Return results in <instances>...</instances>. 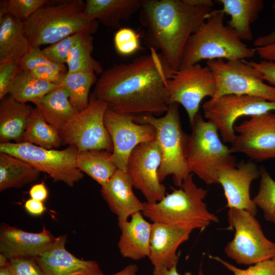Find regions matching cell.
<instances>
[{"label": "cell", "mask_w": 275, "mask_h": 275, "mask_svg": "<svg viewBox=\"0 0 275 275\" xmlns=\"http://www.w3.org/2000/svg\"><path fill=\"white\" fill-rule=\"evenodd\" d=\"M150 50L131 62L103 70L92 95L108 108L133 118L166 113L170 105L167 81L175 71L160 53Z\"/></svg>", "instance_id": "obj_1"}, {"label": "cell", "mask_w": 275, "mask_h": 275, "mask_svg": "<svg viewBox=\"0 0 275 275\" xmlns=\"http://www.w3.org/2000/svg\"><path fill=\"white\" fill-rule=\"evenodd\" d=\"M212 7L190 5L184 0H142L139 20L149 48L160 51L171 68L179 69L190 37Z\"/></svg>", "instance_id": "obj_2"}, {"label": "cell", "mask_w": 275, "mask_h": 275, "mask_svg": "<svg viewBox=\"0 0 275 275\" xmlns=\"http://www.w3.org/2000/svg\"><path fill=\"white\" fill-rule=\"evenodd\" d=\"M207 190L197 186L190 173L179 189L156 203L144 202L143 215L153 223L193 231L203 230L218 217L210 212L203 200Z\"/></svg>", "instance_id": "obj_3"}, {"label": "cell", "mask_w": 275, "mask_h": 275, "mask_svg": "<svg viewBox=\"0 0 275 275\" xmlns=\"http://www.w3.org/2000/svg\"><path fill=\"white\" fill-rule=\"evenodd\" d=\"M85 5L82 0L48 1L23 22L31 47L50 45L81 32L95 33L98 22L86 17Z\"/></svg>", "instance_id": "obj_4"}, {"label": "cell", "mask_w": 275, "mask_h": 275, "mask_svg": "<svg viewBox=\"0 0 275 275\" xmlns=\"http://www.w3.org/2000/svg\"><path fill=\"white\" fill-rule=\"evenodd\" d=\"M225 16L222 9L212 10L209 13L203 23L190 37L180 68L204 60H245L254 56L255 48L248 46L233 30L225 24Z\"/></svg>", "instance_id": "obj_5"}, {"label": "cell", "mask_w": 275, "mask_h": 275, "mask_svg": "<svg viewBox=\"0 0 275 275\" xmlns=\"http://www.w3.org/2000/svg\"><path fill=\"white\" fill-rule=\"evenodd\" d=\"M190 125L186 149L189 172L207 184H217V172L235 167L236 158L221 141L215 125L200 113Z\"/></svg>", "instance_id": "obj_6"}, {"label": "cell", "mask_w": 275, "mask_h": 275, "mask_svg": "<svg viewBox=\"0 0 275 275\" xmlns=\"http://www.w3.org/2000/svg\"><path fill=\"white\" fill-rule=\"evenodd\" d=\"M179 106L176 103L170 104L162 117L148 115L133 119L138 123L150 124L155 130V140L161 155L158 170L160 182L172 175L174 184L180 187L190 173L186 157L188 135L182 128Z\"/></svg>", "instance_id": "obj_7"}, {"label": "cell", "mask_w": 275, "mask_h": 275, "mask_svg": "<svg viewBox=\"0 0 275 275\" xmlns=\"http://www.w3.org/2000/svg\"><path fill=\"white\" fill-rule=\"evenodd\" d=\"M228 229L234 230V237L225 248L227 256L237 263L252 265L275 256V243L264 235L255 216L249 212L229 208Z\"/></svg>", "instance_id": "obj_8"}, {"label": "cell", "mask_w": 275, "mask_h": 275, "mask_svg": "<svg viewBox=\"0 0 275 275\" xmlns=\"http://www.w3.org/2000/svg\"><path fill=\"white\" fill-rule=\"evenodd\" d=\"M77 148L72 145L63 150L48 149L28 143H0V152L20 158L54 182L72 187L84 177L76 166Z\"/></svg>", "instance_id": "obj_9"}, {"label": "cell", "mask_w": 275, "mask_h": 275, "mask_svg": "<svg viewBox=\"0 0 275 275\" xmlns=\"http://www.w3.org/2000/svg\"><path fill=\"white\" fill-rule=\"evenodd\" d=\"M216 82L212 98L225 95H248L275 101V87L266 84L260 74L246 60L207 61Z\"/></svg>", "instance_id": "obj_10"}, {"label": "cell", "mask_w": 275, "mask_h": 275, "mask_svg": "<svg viewBox=\"0 0 275 275\" xmlns=\"http://www.w3.org/2000/svg\"><path fill=\"white\" fill-rule=\"evenodd\" d=\"M107 108L105 102L91 94L87 107L78 112L60 131L62 142L76 147L78 151L103 150L112 152V141L104 123Z\"/></svg>", "instance_id": "obj_11"}, {"label": "cell", "mask_w": 275, "mask_h": 275, "mask_svg": "<svg viewBox=\"0 0 275 275\" xmlns=\"http://www.w3.org/2000/svg\"><path fill=\"white\" fill-rule=\"evenodd\" d=\"M204 117L217 128L223 141L232 143L234 123L241 117H252L275 111V101L248 95H225L210 98L202 105Z\"/></svg>", "instance_id": "obj_12"}, {"label": "cell", "mask_w": 275, "mask_h": 275, "mask_svg": "<svg viewBox=\"0 0 275 275\" xmlns=\"http://www.w3.org/2000/svg\"><path fill=\"white\" fill-rule=\"evenodd\" d=\"M170 104H181L186 111L189 124L199 113L200 104L207 96L212 98L216 91L214 75L207 66L199 63L182 67L167 81Z\"/></svg>", "instance_id": "obj_13"}, {"label": "cell", "mask_w": 275, "mask_h": 275, "mask_svg": "<svg viewBox=\"0 0 275 275\" xmlns=\"http://www.w3.org/2000/svg\"><path fill=\"white\" fill-rule=\"evenodd\" d=\"M234 129L235 138L230 147L232 153L243 154L255 161L275 158V113L250 117Z\"/></svg>", "instance_id": "obj_14"}, {"label": "cell", "mask_w": 275, "mask_h": 275, "mask_svg": "<svg viewBox=\"0 0 275 275\" xmlns=\"http://www.w3.org/2000/svg\"><path fill=\"white\" fill-rule=\"evenodd\" d=\"M104 125L113 143L112 157L117 168L127 172L128 158L139 145L155 139L156 131L151 125L138 123L133 118L107 108Z\"/></svg>", "instance_id": "obj_15"}, {"label": "cell", "mask_w": 275, "mask_h": 275, "mask_svg": "<svg viewBox=\"0 0 275 275\" xmlns=\"http://www.w3.org/2000/svg\"><path fill=\"white\" fill-rule=\"evenodd\" d=\"M161 161L160 150L155 139L138 145L127 161V172L133 187L149 203L159 202L166 195V187L158 178Z\"/></svg>", "instance_id": "obj_16"}, {"label": "cell", "mask_w": 275, "mask_h": 275, "mask_svg": "<svg viewBox=\"0 0 275 275\" xmlns=\"http://www.w3.org/2000/svg\"><path fill=\"white\" fill-rule=\"evenodd\" d=\"M260 174V170L252 161L241 162L234 167L218 171L216 179L224 189L227 206L245 210L255 216L257 207L251 198L250 188Z\"/></svg>", "instance_id": "obj_17"}, {"label": "cell", "mask_w": 275, "mask_h": 275, "mask_svg": "<svg viewBox=\"0 0 275 275\" xmlns=\"http://www.w3.org/2000/svg\"><path fill=\"white\" fill-rule=\"evenodd\" d=\"M67 235L56 237L36 260L44 275H105L94 260L78 259L65 248Z\"/></svg>", "instance_id": "obj_18"}, {"label": "cell", "mask_w": 275, "mask_h": 275, "mask_svg": "<svg viewBox=\"0 0 275 275\" xmlns=\"http://www.w3.org/2000/svg\"><path fill=\"white\" fill-rule=\"evenodd\" d=\"M55 238L45 228L40 232L31 233L3 224L0 230V253L8 259H36Z\"/></svg>", "instance_id": "obj_19"}, {"label": "cell", "mask_w": 275, "mask_h": 275, "mask_svg": "<svg viewBox=\"0 0 275 275\" xmlns=\"http://www.w3.org/2000/svg\"><path fill=\"white\" fill-rule=\"evenodd\" d=\"M191 231L153 223L148 258L154 268H171L177 265L179 246L187 241Z\"/></svg>", "instance_id": "obj_20"}, {"label": "cell", "mask_w": 275, "mask_h": 275, "mask_svg": "<svg viewBox=\"0 0 275 275\" xmlns=\"http://www.w3.org/2000/svg\"><path fill=\"white\" fill-rule=\"evenodd\" d=\"M133 187L127 172L118 169L101 186L102 197L118 218L128 219L133 214L143 210L144 203L135 196Z\"/></svg>", "instance_id": "obj_21"}, {"label": "cell", "mask_w": 275, "mask_h": 275, "mask_svg": "<svg viewBox=\"0 0 275 275\" xmlns=\"http://www.w3.org/2000/svg\"><path fill=\"white\" fill-rule=\"evenodd\" d=\"M142 212H137L131 219L118 218L121 230L118 248L122 257L139 260L148 257L153 223L146 221Z\"/></svg>", "instance_id": "obj_22"}, {"label": "cell", "mask_w": 275, "mask_h": 275, "mask_svg": "<svg viewBox=\"0 0 275 275\" xmlns=\"http://www.w3.org/2000/svg\"><path fill=\"white\" fill-rule=\"evenodd\" d=\"M84 13L91 20H97L113 29L130 18L142 6V0H87Z\"/></svg>", "instance_id": "obj_23"}, {"label": "cell", "mask_w": 275, "mask_h": 275, "mask_svg": "<svg viewBox=\"0 0 275 275\" xmlns=\"http://www.w3.org/2000/svg\"><path fill=\"white\" fill-rule=\"evenodd\" d=\"M31 47L23 22L10 15L0 17V64L18 63Z\"/></svg>", "instance_id": "obj_24"}, {"label": "cell", "mask_w": 275, "mask_h": 275, "mask_svg": "<svg viewBox=\"0 0 275 275\" xmlns=\"http://www.w3.org/2000/svg\"><path fill=\"white\" fill-rule=\"evenodd\" d=\"M33 107L9 95L1 100L0 143H21Z\"/></svg>", "instance_id": "obj_25"}, {"label": "cell", "mask_w": 275, "mask_h": 275, "mask_svg": "<svg viewBox=\"0 0 275 275\" xmlns=\"http://www.w3.org/2000/svg\"><path fill=\"white\" fill-rule=\"evenodd\" d=\"M224 13L230 17L228 25L242 40L253 39L251 24L258 18L263 8L262 0H217Z\"/></svg>", "instance_id": "obj_26"}, {"label": "cell", "mask_w": 275, "mask_h": 275, "mask_svg": "<svg viewBox=\"0 0 275 275\" xmlns=\"http://www.w3.org/2000/svg\"><path fill=\"white\" fill-rule=\"evenodd\" d=\"M34 104L47 122L59 132L78 113L72 105L69 94L62 85Z\"/></svg>", "instance_id": "obj_27"}, {"label": "cell", "mask_w": 275, "mask_h": 275, "mask_svg": "<svg viewBox=\"0 0 275 275\" xmlns=\"http://www.w3.org/2000/svg\"><path fill=\"white\" fill-rule=\"evenodd\" d=\"M40 172L24 160L0 152V191L20 188L37 181Z\"/></svg>", "instance_id": "obj_28"}, {"label": "cell", "mask_w": 275, "mask_h": 275, "mask_svg": "<svg viewBox=\"0 0 275 275\" xmlns=\"http://www.w3.org/2000/svg\"><path fill=\"white\" fill-rule=\"evenodd\" d=\"M76 166L101 186L108 182L118 169L112 153L103 150L78 151Z\"/></svg>", "instance_id": "obj_29"}, {"label": "cell", "mask_w": 275, "mask_h": 275, "mask_svg": "<svg viewBox=\"0 0 275 275\" xmlns=\"http://www.w3.org/2000/svg\"><path fill=\"white\" fill-rule=\"evenodd\" d=\"M62 142L60 132L47 122L36 106L33 107L21 143L52 149L59 148Z\"/></svg>", "instance_id": "obj_30"}, {"label": "cell", "mask_w": 275, "mask_h": 275, "mask_svg": "<svg viewBox=\"0 0 275 275\" xmlns=\"http://www.w3.org/2000/svg\"><path fill=\"white\" fill-rule=\"evenodd\" d=\"M93 37L81 32L78 33L68 54L67 72H88L100 74L103 71L100 63L92 56Z\"/></svg>", "instance_id": "obj_31"}, {"label": "cell", "mask_w": 275, "mask_h": 275, "mask_svg": "<svg viewBox=\"0 0 275 275\" xmlns=\"http://www.w3.org/2000/svg\"><path fill=\"white\" fill-rule=\"evenodd\" d=\"M61 85L40 80L33 76L30 70L21 69L11 87L9 95L18 102L34 103Z\"/></svg>", "instance_id": "obj_32"}, {"label": "cell", "mask_w": 275, "mask_h": 275, "mask_svg": "<svg viewBox=\"0 0 275 275\" xmlns=\"http://www.w3.org/2000/svg\"><path fill=\"white\" fill-rule=\"evenodd\" d=\"M97 79L94 72H67L61 85L68 92L70 101L78 112L88 106L90 89Z\"/></svg>", "instance_id": "obj_33"}, {"label": "cell", "mask_w": 275, "mask_h": 275, "mask_svg": "<svg viewBox=\"0 0 275 275\" xmlns=\"http://www.w3.org/2000/svg\"><path fill=\"white\" fill-rule=\"evenodd\" d=\"M260 171L259 191L253 201L263 210L266 220L275 223V181L264 168Z\"/></svg>", "instance_id": "obj_34"}, {"label": "cell", "mask_w": 275, "mask_h": 275, "mask_svg": "<svg viewBox=\"0 0 275 275\" xmlns=\"http://www.w3.org/2000/svg\"><path fill=\"white\" fill-rule=\"evenodd\" d=\"M48 0H3L0 2V17L10 15L24 22Z\"/></svg>", "instance_id": "obj_35"}, {"label": "cell", "mask_w": 275, "mask_h": 275, "mask_svg": "<svg viewBox=\"0 0 275 275\" xmlns=\"http://www.w3.org/2000/svg\"><path fill=\"white\" fill-rule=\"evenodd\" d=\"M210 259L221 263L234 275H275V256L241 269L223 260L218 256L210 255Z\"/></svg>", "instance_id": "obj_36"}, {"label": "cell", "mask_w": 275, "mask_h": 275, "mask_svg": "<svg viewBox=\"0 0 275 275\" xmlns=\"http://www.w3.org/2000/svg\"><path fill=\"white\" fill-rule=\"evenodd\" d=\"M114 41L116 51L122 56L131 55L140 48L139 35L130 28H120L115 33Z\"/></svg>", "instance_id": "obj_37"}, {"label": "cell", "mask_w": 275, "mask_h": 275, "mask_svg": "<svg viewBox=\"0 0 275 275\" xmlns=\"http://www.w3.org/2000/svg\"><path fill=\"white\" fill-rule=\"evenodd\" d=\"M78 33L45 47L42 49L43 54L51 62L57 65H65L67 63L69 51Z\"/></svg>", "instance_id": "obj_38"}, {"label": "cell", "mask_w": 275, "mask_h": 275, "mask_svg": "<svg viewBox=\"0 0 275 275\" xmlns=\"http://www.w3.org/2000/svg\"><path fill=\"white\" fill-rule=\"evenodd\" d=\"M18 63L21 70H31L39 66L49 65L65 73L68 71L65 65H57L50 61L43 54L39 46H32Z\"/></svg>", "instance_id": "obj_39"}, {"label": "cell", "mask_w": 275, "mask_h": 275, "mask_svg": "<svg viewBox=\"0 0 275 275\" xmlns=\"http://www.w3.org/2000/svg\"><path fill=\"white\" fill-rule=\"evenodd\" d=\"M8 267L11 275H44L36 259H9Z\"/></svg>", "instance_id": "obj_40"}, {"label": "cell", "mask_w": 275, "mask_h": 275, "mask_svg": "<svg viewBox=\"0 0 275 275\" xmlns=\"http://www.w3.org/2000/svg\"><path fill=\"white\" fill-rule=\"evenodd\" d=\"M21 68L18 63L0 64V100L9 95L11 87Z\"/></svg>", "instance_id": "obj_41"}, {"label": "cell", "mask_w": 275, "mask_h": 275, "mask_svg": "<svg viewBox=\"0 0 275 275\" xmlns=\"http://www.w3.org/2000/svg\"><path fill=\"white\" fill-rule=\"evenodd\" d=\"M35 77L48 82L61 85L67 73L60 71L49 65H41L31 70Z\"/></svg>", "instance_id": "obj_42"}, {"label": "cell", "mask_w": 275, "mask_h": 275, "mask_svg": "<svg viewBox=\"0 0 275 275\" xmlns=\"http://www.w3.org/2000/svg\"><path fill=\"white\" fill-rule=\"evenodd\" d=\"M246 62L259 72L264 81L275 87V62L266 60Z\"/></svg>", "instance_id": "obj_43"}, {"label": "cell", "mask_w": 275, "mask_h": 275, "mask_svg": "<svg viewBox=\"0 0 275 275\" xmlns=\"http://www.w3.org/2000/svg\"><path fill=\"white\" fill-rule=\"evenodd\" d=\"M24 208L29 214L34 216L41 215L46 210L42 202L31 198L25 202Z\"/></svg>", "instance_id": "obj_44"}, {"label": "cell", "mask_w": 275, "mask_h": 275, "mask_svg": "<svg viewBox=\"0 0 275 275\" xmlns=\"http://www.w3.org/2000/svg\"><path fill=\"white\" fill-rule=\"evenodd\" d=\"M31 199L43 202L48 197V190L43 182L34 185L30 188Z\"/></svg>", "instance_id": "obj_45"}, {"label": "cell", "mask_w": 275, "mask_h": 275, "mask_svg": "<svg viewBox=\"0 0 275 275\" xmlns=\"http://www.w3.org/2000/svg\"><path fill=\"white\" fill-rule=\"evenodd\" d=\"M272 7L275 11V1L272 3ZM274 44L275 29L270 33L258 37L254 42V45L255 48L265 47Z\"/></svg>", "instance_id": "obj_46"}, {"label": "cell", "mask_w": 275, "mask_h": 275, "mask_svg": "<svg viewBox=\"0 0 275 275\" xmlns=\"http://www.w3.org/2000/svg\"><path fill=\"white\" fill-rule=\"evenodd\" d=\"M256 52L263 60L275 62V44L255 48Z\"/></svg>", "instance_id": "obj_47"}, {"label": "cell", "mask_w": 275, "mask_h": 275, "mask_svg": "<svg viewBox=\"0 0 275 275\" xmlns=\"http://www.w3.org/2000/svg\"><path fill=\"white\" fill-rule=\"evenodd\" d=\"M153 275H181L177 271L176 265L171 268L164 267L154 268ZM183 275H193L190 272H186Z\"/></svg>", "instance_id": "obj_48"}, {"label": "cell", "mask_w": 275, "mask_h": 275, "mask_svg": "<svg viewBox=\"0 0 275 275\" xmlns=\"http://www.w3.org/2000/svg\"><path fill=\"white\" fill-rule=\"evenodd\" d=\"M138 267L135 264L127 265L121 271L111 275H138Z\"/></svg>", "instance_id": "obj_49"}, {"label": "cell", "mask_w": 275, "mask_h": 275, "mask_svg": "<svg viewBox=\"0 0 275 275\" xmlns=\"http://www.w3.org/2000/svg\"><path fill=\"white\" fill-rule=\"evenodd\" d=\"M187 4L194 6H207L213 7L214 2L211 0H184Z\"/></svg>", "instance_id": "obj_50"}, {"label": "cell", "mask_w": 275, "mask_h": 275, "mask_svg": "<svg viewBox=\"0 0 275 275\" xmlns=\"http://www.w3.org/2000/svg\"><path fill=\"white\" fill-rule=\"evenodd\" d=\"M0 275H11L8 266H0Z\"/></svg>", "instance_id": "obj_51"}, {"label": "cell", "mask_w": 275, "mask_h": 275, "mask_svg": "<svg viewBox=\"0 0 275 275\" xmlns=\"http://www.w3.org/2000/svg\"><path fill=\"white\" fill-rule=\"evenodd\" d=\"M198 275H204L201 269H200Z\"/></svg>", "instance_id": "obj_52"}]
</instances>
